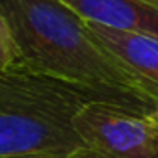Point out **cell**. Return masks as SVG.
Listing matches in <instances>:
<instances>
[{"mask_svg": "<svg viewBox=\"0 0 158 158\" xmlns=\"http://www.w3.org/2000/svg\"><path fill=\"white\" fill-rule=\"evenodd\" d=\"M19 41L23 69L76 86L101 102L154 114L158 86L123 63L61 0H0Z\"/></svg>", "mask_w": 158, "mask_h": 158, "instance_id": "6da1fadb", "label": "cell"}, {"mask_svg": "<svg viewBox=\"0 0 158 158\" xmlns=\"http://www.w3.org/2000/svg\"><path fill=\"white\" fill-rule=\"evenodd\" d=\"M145 2H151V4H154V6H158V0H145Z\"/></svg>", "mask_w": 158, "mask_h": 158, "instance_id": "ba28073f", "label": "cell"}, {"mask_svg": "<svg viewBox=\"0 0 158 158\" xmlns=\"http://www.w3.org/2000/svg\"><path fill=\"white\" fill-rule=\"evenodd\" d=\"M97 37L130 69L158 86V35L89 23Z\"/></svg>", "mask_w": 158, "mask_h": 158, "instance_id": "5b68a950", "label": "cell"}, {"mask_svg": "<svg viewBox=\"0 0 158 158\" xmlns=\"http://www.w3.org/2000/svg\"><path fill=\"white\" fill-rule=\"evenodd\" d=\"M88 23L158 35V6L145 0H61Z\"/></svg>", "mask_w": 158, "mask_h": 158, "instance_id": "277c9868", "label": "cell"}, {"mask_svg": "<svg viewBox=\"0 0 158 158\" xmlns=\"http://www.w3.org/2000/svg\"><path fill=\"white\" fill-rule=\"evenodd\" d=\"M23 69V52L10 24L0 19V73H13Z\"/></svg>", "mask_w": 158, "mask_h": 158, "instance_id": "8992f818", "label": "cell"}, {"mask_svg": "<svg viewBox=\"0 0 158 158\" xmlns=\"http://www.w3.org/2000/svg\"><path fill=\"white\" fill-rule=\"evenodd\" d=\"M0 158H74V154H56V152H26V154H11Z\"/></svg>", "mask_w": 158, "mask_h": 158, "instance_id": "52a82bcc", "label": "cell"}, {"mask_svg": "<svg viewBox=\"0 0 158 158\" xmlns=\"http://www.w3.org/2000/svg\"><path fill=\"white\" fill-rule=\"evenodd\" d=\"M93 101L88 91L45 74L0 73V156L74 154L82 147L76 117Z\"/></svg>", "mask_w": 158, "mask_h": 158, "instance_id": "7a4b0ae2", "label": "cell"}, {"mask_svg": "<svg viewBox=\"0 0 158 158\" xmlns=\"http://www.w3.org/2000/svg\"><path fill=\"white\" fill-rule=\"evenodd\" d=\"M154 115H156V117H158V106H156V112H154Z\"/></svg>", "mask_w": 158, "mask_h": 158, "instance_id": "9c48e42d", "label": "cell"}, {"mask_svg": "<svg viewBox=\"0 0 158 158\" xmlns=\"http://www.w3.org/2000/svg\"><path fill=\"white\" fill-rule=\"evenodd\" d=\"M74 158H158V117L93 101L76 117Z\"/></svg>", "mask_w": 158, "mask_h": 158, "instance_id": "3957f363", "label": "cell"}]
</instances>
